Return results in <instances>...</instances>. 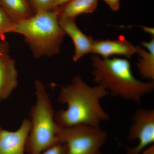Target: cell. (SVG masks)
Wrapping results in <instances>:
<instances>
[{"label": "cell", "mask_w": 154, "mask_h": 154, "mask_svg": "<svg viewBox=\"0 0 154 154\" xmlns=\"http://www.w3.org/2000/svg\"><path fill=\"white\" fill-rule=\"evenodd\" d=\"M142 45L145 47V50L140 46L137 47V54L140 58L136 66L140 74L144 79L150 81L154 80V37H152L150 41L143 42Z\"/></svg>", "instance_id": "11"}, {"label": "cell", "mask_w": 154, "mask_h": 154, "mask_svg": "<svg viewBox=\"0 0 154 154\" xmlns=\"http://www.w3.org/2000/svg\"><path fill=\"white\" fill-rule=\"evenodd\" d=\"M35 89L36 102L30 112L31 127L25 145L26 154H41L60 143L57 134L60 126L55 121L49 94L39 80H35Z\"/></svg>", "instance_id": "4"}, {"label": "cell", "mask_w": 154, "mask_h": 154, "mask_svg": "<svg viewBox=\"0 0 154 154\" xmlns=\"http://www.w3.org/2000/svg\"><path fill=\"white\" fill-rule=\"evenodd\" d=\"M0 103H1V102H0Z\"/></svg>", "instance_id": "23"}, {"label": "cell", "mask_w": 154, "mask_h": 154, "mask_svg": "<svg viewBox=\"0 0 154 154\" xmlns=\"http://www.w3.org/2000/svg\"><path fill=\"white\" fill-rule=\"evenodd\" d=\"M18 85V73L14 59L8 53L0 56V99H8Z\"/></svg>", "instance_id": "10"}, {"label": "cell", "mask_w": 154, "mask_h": 154, "mask_svg": "<svg viewBox=\"0 0 154 154\" xmlns=\"http://www.w3.org/2000/svg\"><path fill=\"white\" fill-rule=\"evenodd\" d=\"M99 0H71L57 8L59 19H75L79 15L92 14L96 11Z\"/></svg>", "instance_id": "12"}, {"label": "cell", "mask_w": 154, "mask_h": 154, "mask_svg": "<svg viewBox=\"0 0 154 154\" xmlns=\"http://www.w3.org/2000/svg\"><path fill=\"white\" fill-rule=\"evenodd\" d=\"M75 20V19L65 18L59 19V21L64 32L70 37L73 42L75 52L72 60L76 62L84 56L91 53L94 39L80 30Z\"/></svg>", "instance_id": "9"}, {"label": "cell", "mask_w": 154, "mask_h": 154, "mask_svg": "<svg viewBox=\"0 0 154 154\" xmlns=\"http://www.w3.org/2000/svg\"><path fill=\"white\" fill-rule=\"evenodd\" d=\"M1 2L2 8L16 23L34 15L28 0H1Z\"/></svg>", "instance_id": "13"}, {"label": "cell", "mask_w": 154, "mask_h": 154, "mask_svg": "<svg viewBox=\"0 0 154 154\" xmlns=\"http://www.w3.org/2000/svg\"><path fill=\"white\" fill-rule=\"evenodd\" d=\"M137 52V47L121 35L115 40L94 39L91 53L100 56L104 59L109 58L116 55L129 58Z\"/></svg>", "instance_id": "8"}, {"label": "cell", "mask_w": 154, "mask_h": 154, "mask_svg": "<svg viewBox=\"0 0 154 154\" xmlns=\"http://www.w3.org/2000/svg\"><path fill=\"white\" fill-rule=\"evenodd\" d=\"M130 140H137L138 143L133 147L128 148L127 154H140L154 145V110L138 108L133 116L132 123L128 133Z\"/></svg>", "instance_id": "6"}, {"label": "cell", "mask_w": 154, "mask_h": 154, "mask_svg": "<svg viewBox=\"0 0 154 154\" xmlns=\"http://www.w3.org/2000/svg\"><path fill=\"white\" fill-rule=\"evenodd\" d=\"M11 33L24 36L36 59L57 54L65 35L60 25L57 9L36 12L30 18L17 22Z\"/></svg>", "instance_id": "3"}, {"label": "cell", "mask_w": 154, "mask_h": 154, "mask_svg": "<svg viewBox=\"0 0 154 154\" xmlns=\"http://www.w3.org/2000/svg\"><path fill=\"white\" fill-rule=\"evenodd\" d=\"M35 13L56 10L55 0H29Z\"/></svg>", "instance_id": "15"}, {"label": "cell", "mask_w": 154, "mask_h": 154, "mask_svg": "<svg viewBox=\"0 0 154 154\" xmlns=\"http://www.w3.org/2000/svg\"><path fill=\"white\" fill-rule=\"evenodd\" d=\"M15 23L0 7V37L5 33H11Z\"/></svg>", "instance_id": "14"}, {"label": "cell", "mask_w": 154, "mask_h": 154, "mask_svg": "<svg viewBox=\"0 0 154 154\" xmlns=\"http://www.w3.org/2000/svg\"><path fill=\"white\" fill-rule=\"evenodd\" d=\"M1 101H2V100H1V99H0V102H1Z\"/></svg>", "instance_id": "22"}, {"label": "cell", "mask_w": 154, "mask_h": 154, "mask_svg": "<svg viewBox=\"0 0 154 154\" xmlns=\"http://www.w3.org/2000/svg\"><path fill=\"white\" fill-rule=\"evenodd\" d=\"M140 154H154V145L150 146Z\"/></svg>", "instance_id": "20"}, {"label": "cell", "mask_w": 154, "mask_h": 154, "mask_svg": "<svg viewBox=\"0 0 154 154\" xmlns=\"http://www.w3.org/2000/svg\"><path fill=\"white\" fill-rule=\"evenodd\" d=\"M114 11H118L120 8V0H103Z\"/></svg>", "instance_id": "17"}, {"label": "cell", "mask_w": 154, "mask_h": 154, "mask_svg": "<svg viewBox=\"0 0 154 154\" xmlns=\"http://www.w3.org/2000/svg\"><path fill=\"white\" fill-rule=\"evenodd\" d=\"M141 28H142L144 31L147 33L149 34H150L152 37H154V29L153 28L151 27H144V26H141Z\"/></svg>", "instance_id": "19"}, {"label": "cell", "mask_w": 154, "mask_h": 154, "mask_svg": "<svg viewBox=\"0 0 154 154\" xmlns=\"http://www.w3.org/2000/svg\"><path fill=\"white\" fill-rule=\"evenodd\" d=\"M60 143L64 144L67 154H102L107 134L100 127L85 125L60 126L57 134Z\"/></svg>", "instance_id": "5"}, {"label": "cell", "mask_w": 154, "mask_h": 154, "mask_svg": "<svg viewBox=\"0 0 154 154\" xmlns=\"http://www.w3.org/2000/svg\"><path fill=\"white\" fill-rule=\"evenodd\" d=\"M95 82L112 96L139 104L146 95L152 93L154 82H143L133 74L130 62L127 58H101L91 56Z\"/></svg>", "instance_id": "2"}, {"label": "cell", "mask_w": 154, "mask_h": 154, "mask_svg": "<svg viewBox=\"0 0 154 154\" xmlns=\"http://www.w3.org/2000/svg\"><path fill=\"white\" fill-rule=\"evenodd\" d=\"M109 94L101 86H90L80 76H75L71 83L60 91L57 102L67 107L55 112L56 122L62 128L79 125L100 127L101 123L110 119L101 104V100Z\"/></svg>", "instance_id": "1"}, {"label": "cell", "mask_w": 154, "mask_h": 154, "mask_svg": "<svg viewBox=\"0 0 154 154\" xmlns=\"http://www.w3.org/2000/svg\"><path fill=\"white\" fill-rule=\"evenodd\" d=\"M29 119H25L17 130L10 131L0 125V154H26L25 145L30 131Z\"/></svg>", "instance_id": "7"}, {"label": "cell", "mask_w": 154, "mask_h": 154, "mask_svg": "<svg viewBox=\"0 0 154 154\" xmlns=\"http://www.w3.org/2000/svg\"><path fill=\"white\" fill-rule=\"evenodd\" d=\"M10 45L8 42L5 41H0V56L8 53Z\"/></svg>", "instance_id": "18"}, {"label": "cell", "mask_w": 154, "mask_h": 154, "mask_svg": "<svg viewBox=\"0 0 154 154\" xmlns=\"http://www.w3.org/2000/svg\"><path fill=\"white\" fill-rule=\"evenodd\" d=\"M70 1L71 0H55L56 9L58 7L63 5Z\"/></svg>", "instance_id": "21"}, {"label": "cell", "mask_w": 154, "mask_h": 154, "mask_svg": "<svg viewBox=\"0 0 154 154\" xmlns=\"http://www.w3.org/2000/svg\"><path fill=\"white\" fill-rule=\"evenodd\" d=\"M42 154H67V149L64 144L58 143L45 150Z\"/></svg>", "instance_id": "16"}]
</instances>
